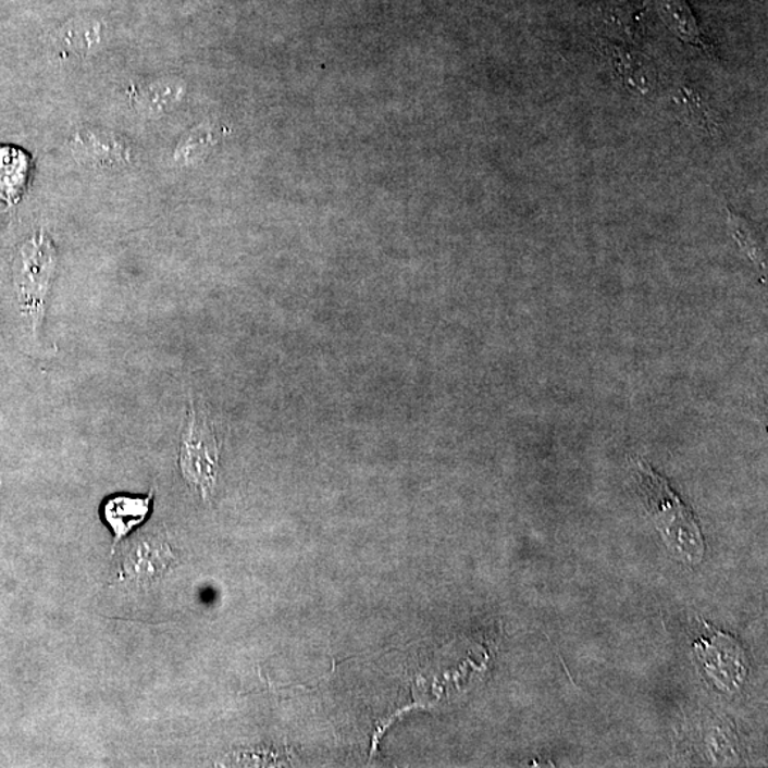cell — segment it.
<instances>
[{
  "label": "cell",
  "mask_w": 768,
  "mask_h": 768,
  "mask_svg": "<svg viewBox=\"0 0 768 768\" xmlns=\"http://www.w3.org/2000/svg\"><path fill=\"white\" fill-rule=\"evenodd\" d=\"M635 469L643 498L670 553L692 566L701 562L705 555V540L691 508L646 462L637 460Z\"/></svg>",
  "instance_id": "6da1fadb"
},
{
  "label": "cell",
  "mask_w": 768,
  "mask_h": 768,
  "mask_svg": "<svg viewBox=\"0 0 768 768\" xmlns=\"http://www.w3.org/2000/svg\"><path fill=\"white\" fill-rule=\"evenodd\" d=\"M221 443L210 420L198 413L193 402L188 407L187 420L179 444L178 464L185 481L210 499L214 493L220 469Z\"/></svg>",
  "instance_id": "7a4b0ae2"
},
{
  "label": "cell",
  "mask_w": 768,
  "mask_h": 768,
  "mask_svg": "<svg viewBox=\"0 0 768 768\" xmlns=\"http://www.w3.org/2000/svg\"><path fill=\"white\" fill-rule=\"evenodd\" d=\"M54 265V247L44 233L23 243L13 263L18 304L30 318L34 327L39 325L44 314L45 296L48 294Z\"/></svg>",
  "instance_id": "3957f363"
},
{
  "label": "cell",
  "mask_w": 768,
  "mask_h": 768,
  "mask_svg": "<svg viewBox=\"0 0 768 768\" xmlns=\"http://www.w3.org/2000/svg\"><path fill=\"white\" fill-rule=\"evenodd\" d=\"M596 50L615 82L629 95L642 100H651L658 95L660 86L658 69L647 55L606 40H599L596 44Z\"/></svg>",
  "instance_id": "277c9868"
},
{
  "label": "cell",
  "mask_w": 768,
  "mask_h": 768,
  "mask_svg": "<svg viewBox=\"0 0 768 768\" xmlns=\"http://www.w3.org/2000/svg\"><path fill=\"white\" fill-rule=\"evenodd\" d=\"M177 555L160 536H146L128 544L119 562V581L137 586H151L163 580L177 566Z\"/></svg>",
  "instance_id": "5b68a950"
},
{
  "label": "cell",
  "mask_w": 768,
  "mask_h": 768,
  "mask_svg": "<svg viewBox=\"0 0 768 768\" xmlns=\"http://www.w3.org/2000/svg\"><path fill=\"white\" fill-rule=\"evenodd\" d=\"M698 665L720 691L732 692L746 677L744 652L738 641L721 632L702 636L695 643Z\"/></svg>",
  "instance_id": "8992f818"
},
{
  "label": "cell",
  "mask_w": 768,
  "mask_h": 768,
  "mask_svg": "<svg viewBox=\"0 0 768 768\" xmlns=\"http://www.w3.org/2000/svg\"><path fill=\"white\" fill-rule=\"evenodd\" d=\"M71 147L78 161L95 169H117L129 161V148L103 129H78L73 134Z\"/></svg>",
  "instance_id": "52a82bcc"
},
{
  "label": "cell",
  "mask_w": 768,
  "mask_h": 768,
  "mask_svg": "<svg viewBox=\"0 0 768 768\" xmlns=\"http://www.w3.org/2000/svg\"><path fill=\"white\" fill-rule=\"evenodd\" d=\"M674 103L688 126L706 140H720L723 137V119L710 100L697 87L682 85L674 95Z\"/></svg>",
  "instance_id": "ba28073f"
},
{
  "label": "cell",
  "mask_w": 768,
  "mask_h": 768,
  "mask_svg": "<svg viewBox=\"0 0 768 768\" xmlns=\"http://www.w3.org/2000/svg\"><path fill=\"white\" fill-rule=\"evenodd\" d=\"M154 492L147 495L119 494L106 499L101 507V517L113 531L114 547L136 527L141 525L150 513Z\"/></svg>",
  "instance_id": "9c48e42d"
},
{
  "label": "cell",
  "mask_w": 768,
  "mask_h": 768,
  "mask_svg": "<svg viewBox=\"0 0 768 768\" xmlns=\"http://www.w3.org/2000/svg\"><path fill=\"white\" fill-rule=\"evenodd\" d=\"M184 83L179 78L163 77L134 87L133 101L147 115H163L173 111L184 97Z\"/></svg>",
  "instance_id": "30bf717a"
},
{
  "label": "cell",
  "mask_w": 768,
  "mask_h": 768,
  "mask_svg": "<svg viewBox=\"0 0 768 768\" xmlns=\"http://www.w3.org/2000/svg\"><path fill=\"white\" fill-rule=\"evenodd\" d=\"M101 27L89 18H76L60 27L53 36L54 48L60 54L87 58L101 45Z\"/></svg>",
  "instance_id": "8fae6325"
},
{
  "label": "cell",
  "mask_w": 768,
  "mask_h": 768,
  "mask_svg": "<svg viewBox=\"0 0 768 768\" xmlns=\"http://www.w3.org/2000/svg\"><path fill=\"white\" fill-rule=\"evenodd\" d=\"M659 13L674 35L697 48L706 49L705 37L686 0H659Z\"/></svg>",
  "instance_id": "7c38bea8"
},
{
  "label": "cell",
  "mask_w": 768,
  "mask_h": 768,
  "mask_svg": "<svg viewBox=\"0 0 768 768\" xmlns=\"http://www.w3.org/2000/svg\"><path fill=\"white\" fill-rule=\"evenodd\" d=\"M214 141L215 129L206 126L191 129L175 148V163L185 166L198 163L207 156Z\"/></svg>",
  "instance_id": "4fadbf2b"
},
{
  "label": "cell",
  "mask_w": 768,
  "mask_h": 768,
  "mask_svg": "<svg viewBox=\"0 0 768 768\" xmlns=\"http://www.w3.org/2000/svg\"><path fill=\"white\" fill-rule=\"evenodd\" d=\"M729 224L740 249L756 263L758 270L766 271L765 249L761 248L760 240L754 234L751 224L742 216L735 215L732 210H729Z\"/></svg>",
  "instance_id": "5bb4252c"
}]
</instances>
